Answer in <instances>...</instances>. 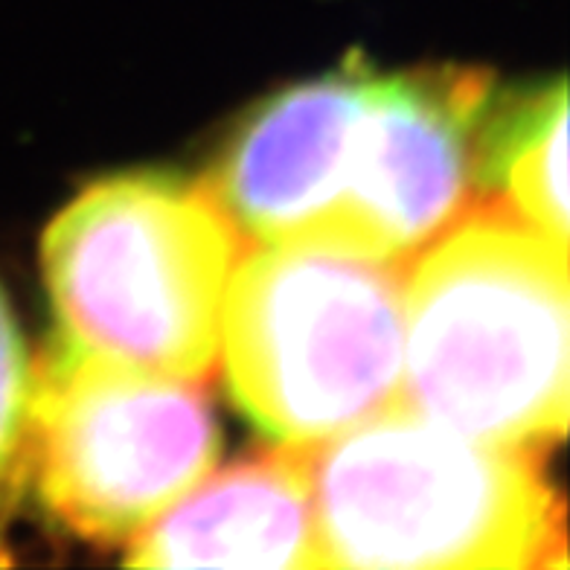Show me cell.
Returning <instances> with one entry per match:
<instances>
[{
	"mask_svg": "<svg viewBox=\"0 0 570 570\" xmlns=\"http://www.w3.org/2000/svg\"><path fill=\"white\" fill-rule=\"evenodd\" d=\"M218 458L204 382L128 370L65 338L32 364L27 481L90 544L131 541Z\"/></svg>",
	"mask_w": 570,
	"mask_h": 570,
	"instance_id": "5",
	"label": "cell"
},
{
	"mask_svg": "<svg viewBox=\"0 0 570 570\" xmlns=\"http://www.w3.org/2000/svg\"><path fill=\"white\" fill-rule=\"evenodd\" d=\"M405 259L245 245L222 306L233 402L283 445H315L399 405Z\"/></svg>",
	"mask_w": 570,
	"mask_h": 570,
	"instance_id": "4",
	"label": "cell"
},
{
	"mask_svg": "<svg viewBox=\"0 0 570 570\" xmlns=\"http://www.w3.org/2000/svg\"><path fill=\"white\" fill-rule=\"evenodd\" d=\"M128 548L135 568H321L306 449L256 451L202 478Z\"/></svg>",
	"mask_w": 570,
	"mask_h": 570,
	"instance_id": "8",
	"label": "cell"
},
{
	"mask_svg": "<svg viewBox=\"0 0 570 570\" xmlns=\"http://www.w3.org/2000/svg\"><path fill=\"white\" fill-rule=\"evenodd\" d=\"M568 245L478 198L407 265L399 405L544 451L568 428Z\"/></svg>",
	"mask_w": 570,
	"mask_h": 570,
	"instance_id": "1",
	"label": "cell"
},
{
	"mask_svg": "<svg viewBox=\"0 0 570 570\" xmlns=\"http://www.w3.org/2000/svg\"><path fill=\"white\" fill-rule=\"evenodd\" d=\"M478 198L568 245V85L530 90L478 135Z\"/></svg>",
	"mask_w": 570,
	"mask_h": 570,
	"instance_id": "9",
	"label": "cell"
},
{
	"mask_svg": "<svg viewBox=\"0 0 570 570\" xmlns=\"http://www.w3.org/2000/svg\"><path fill=\"white\" fill-rule=\"evenodd\" d=\"M32 361L0 285V518L27 483V431H30Z\"/></svg>",
	"mask_w": 570,
	"mask_h": 570,
	"instance_id": "10",
	"label": "cell"
},
{
	"mask_svg": "<svg viewBox=\"0 0 570 570\" xmlns=\"http://www.w3.org/2000/svg\"><path fill=\"white\" fill-rule=\"evenodd\" d=\"M370 61L285 88L250 114L204 180L245 245H338Z\"/></svg>",
	"mask_w": 570,
	"mask_h": 570,
	"instance_id": "7",
	"label": "cell"
},
{
	"mask_svg": "<svg viewBox=\"0 0 570 570\" xmlns=\"http://www.w3.org/2000/svg\"><path fill=\"white\" fill-rule=\"evenodd\" d=\"M9 562V559H7V556H3V553H0V564H7Z\"/></svg>",
	"mask_w": 570,
	"mask_h": 570,
	"instance_id": "11",
	"label": "cell"
},
{
	"mask_svg": "<svg viewBox=\"0 0 570 570\" xmlns=\"http://www.w3.org/2000/svg\"><path fill=\"white\" fill-rule=\"evenodd\" d=\"M242 248L204 184L158 173L97 180L41 242L59 338L120 367L204 382Z\"/></svg>",
	"mask_w": 570,
	"mask_h": 570,
	"instance_id": "3",
	"label": "cell"
},
{
	"mask_svg": "<svg viewBox=\"0 0 570 570\" xmlns=\"http://www.w3.org/2000/svg\"><path fill=\"white\" fill-rule=\"evenodd\" d=\"M306 449L321 568H568L541 451L393 405Z\"/></svg>",
	"mask_w": 570,
	"mask_h": 570,
	"instance_id": "2",
	"label": "cell"
},
{
	"mask_svg": "<svg viewBox=\"0 0 570 570\" xmlns=\"http://www.w3.org/2000/svg\"><path fill=\"white\" fill-rule=\"evenodd\" d=\"M489 76L434 65L370 70L341 248L411 263L478 204V135Z\"/></svg>",
	"mask_w": 570,
	"mask_h": 570,
	"instance_id": "6",
	"label": "cell"
}]
</instances>
